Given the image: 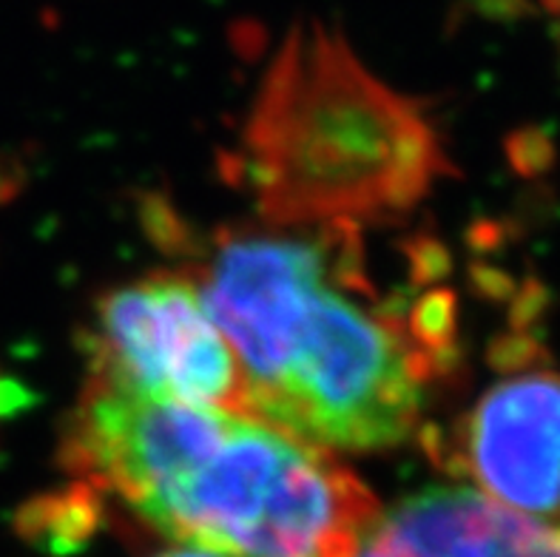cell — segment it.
<instances>
[{
  "label": "cell",
  "instance_id": "cell-2",
  "mask_svg": "<svg viewBox=\"0 0 560 557\" xmlns=\"http://www.w3.org/2000/svg\"><path fill=\"white\" fill-rule=\"evenodd\" d=\"M63 461L179 546L222 557H355L382 515L348 466L273 423L92 381Z\"/></svg>",
  "mask_w": 560,
  "mask_h": 557
},
{
  "label": "cell",
  "instance_id": "cell-1",
  "mask_svg": "<svg viewBox=\"0 0 560 557\" xmlns=\"http://www.w3.org/2000/svg\"><path fill=\"white\" fill-rule=\"evenodd\" d=\"M194 285L240 359L254 418L325 452L407 441L453 353L450 293L410 311L378 297L359 225L222 233Z\"/></svg>",
  "mask_w": 560,
  "mask_h": 557
},
{
  "label": "cell",
  "instance_id": "cell-7",
  "mask_svg": "<svg viewBox=\"0 0 560 557\" xmlns=\"http://www.w3.org/2000/svg\"><path fill=\"white\" fill-rule=\"evenodd\" d=\"M156 557H222V555H213V552H206V549H194V546H177V549H168Z\"/></svg>",
  "mask_w": 560,
  "mask_h": 557
},
{
  "label": "cell",
  "instance_id": "cell-8",
  "mask_svg": "<svg viewBox=\"0 0 560 557\" xmlns=\"http://www.w3.org/2000/svg\"><path fill=\"white\" fill-rule=\"evenodd\" d=\"M540 3H544V7H547L549 12H552L555 18H558V21H560V0H540Z\"/></svg>",
  "mask_w": 560,
  "mask_h": 557
},
{
  "label": "cell",
  "instance_id": "cell-5",
  "mask_svg": "<svg viewBox=\"0 0 560 557\" xmlns=\"http://www.w3.org/2000/svg\"><path fill=\"white\" fill-rule=\"evenodd\" d=\"M453 459L495 503L560 523V373L492 384L458 427Z\"/></svg>",
  "mask_w": 560,
  "mask_h": 557
},
{
  "label": "cell",
  "instance_id": "cell-4",
  "mask_svg": "<svg viewBox=\"0 0 560 557\" xmlns=\"http://www.w3.org/2000/svg\"><path fill=\"white\" fill-rule=\"evenodd\" d=\"M89 381L151 402L250 413L240 359L211 322L191 276L151 274L100 299Z\"/></svg>",
  "mask_w": 560,
  "mask_h": 557
},
{
  "label": "cell",
  "instance_id": "cell-3",
  "mask_svg": "<svg viewBox=\"0 0 560 557\" xmlns=\"http://www.w3.org/2000/svg\"><path fill=\"white\" fill-rule=\"evenodd\" d=\"M242 177L270 225H364L405 213L450 171L421 106L325 23L284 37L242 135Z\"/></svg>",
  "mask_w": 560,
  "mask_h": 557
},
{
  "label": "cell",
  "instance_id": "cell-6",
  "mask_svg": "<svg viewBox=\"0 0 560 557\" xmlns=\"http://www.w3.org/2000/svg\"><path fill=\"white\" fill-rule=\"evenodd\" d=\"M355 557H560V523L518 515L476 487H427L382 509Z\"/></svg>",
  "mask_w": 560,
  "mask_h": 557
}]
</instances>
